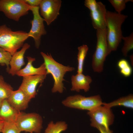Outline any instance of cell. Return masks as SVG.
Listing matches in <instances>:
<instances>
[{
    "label": "cell",
    "mask_w": 133,
    "mask_h": 133,
    "mask_svg": "<svg viewBox=\"0 0 133 133\" xmlns=\"http://www.w3.org/2000/svg\"><path fill=\"white\" fill-rule=\"evenodd\" d=\"M127 16L115 12L107 11L106 16L107 39L109 53L116 50L123 36L122 25Z\"/></svg>",
    "instance_id": "6da1fadb"
},
{
    "label": "cell",
    "mask_w": 133,
    "mask_h": 133,
    "mask_svg": "<svg viewBox=\"0 0 133 133\" xmlns=\"http://www.w3.org/2000/svg\"><path fill=\"white\" fill-rule=\"evenodd\" d=\"M40 54L43 58L47 74L52 75L54 83L51 89L53 93L63 92L64 87L63 83L65 80L64 77L67 72L72 71L75 68L69 66H64L55 60L51 54L41 52Z\"/></svg>",
    "instance_id": "7a4b0ae2"
},
{
    "label": "cell",
    "mask_w": 133,
    "mask_h": 133,
    "mask_svg": "<svg viewBox=\"0 0 133 133\" xmlns=\"http://www.w3.org/2000/svg\"><path fill=\"white\" fill-rule=\"evenodd\" d=\"M29 37L28 33L26 32L13 31L5 24L0 26V47L12 55L22 47Z\"/></svg>",
    "instance_id": "3957f363"
},
{
    "label": "cell",
    "mask_w": 133,
    "mask_h": 133,
    "mask_svg": "<svg viewBox=\"0 0 133 133\" xmlns=\"http://www.w3.org/2000/svg\"><path fill=\"white\" fill-rule=\"evenodd\" d=\"M96 30V46L93 55L92 66L95 72L100 73L103 70L106 58L110 53L107 41L106 29Z\"/></svg>",
    "instance_id": "277c9868"
},
{
    "label": "cell",
    "mask_w": 133,
    "mask_h": 133,
    "mask_svg": "<svg viewBox=\"0 0 133 133\" xmlns=\"http://www.w3.org/2000/svg\"><path fill=\"white\" fill-rule=\"evenodd\" d=\"M62 103L68 107L89 111L102 105L103 102L100 96L98 95L85 97L77 94L68 97Z\"/></svg>",
    "instance_id": "5b68a950"
},
{
    "label": "cell",
    "mask_w": 133,
    "mask_h": 133,
    "mask_svg": "<svg viewBox=\"0 0 133 133\" xmlns=\"http://www.w3.org/2000/svg\"><path fill=\"white\" fill-rule=\"evenodd\" d=\"M32 7L23 0H0V11L9 19L16 21L28 14Z\"/></svg>",
    "instance_id": "8992f818"
},
{
    "label": "cell",
    "mask_w": 133,
    "mask_h": 133,
    "mask_svg": "<svg viewBox=\"0 0 133 133\" xmlns=\"http://www.w3.org/2000/svg\"><path fill=\"white\" fill-rule=\"evenodd\" d=\"M43 122L42 117L38 113L20 112L15 123L21 132L40 133L42 128Z\"/></svg>",
    "instance_id": "52a82bcc"
},
{
    "label": "cell",
    "mask_w": 133,
    "mask_h": 133,
    "mask_svg": "<svg viewBox=\"0 0 133 133\" xmlns=\"http://www.w3.org/2000/svg\"><path fill=\"white\" fill-rule=\"evenodd\" d=\"M87 114L90 118L91 126L94 128L101 126L109 129L114 122V116L111 108L102 105L88 111Z\"/></svg>",
    "instance_id": "ba28073f"
},
{
    "label": "cell",
    "mask_w": 133,
    "mask_h": 133,
    "mask_svg": "<svg viewBox=\"0 0 133 133\" xmlns=\"http://www.w3.org/2000/svg\"><path fill=\"white\" fill-rule=\"evenodd\" d=\"M84 5L90 10L93 28L96 30L106 29V16L107 11L101 2L95 0H85Z\"/></svg>",
    "instance_id": "9c48e42d"
},
{
    "label": "cell",
    "mask_w": 133,
    "mask_h": 133,
    "mask_svg": "<svg viewBox=\"0 0 133 133\" xmlns=\"http://www.w3.org/2000/svg\"><path fill=\"white\" fill-rule=\"evenodd\" d=\"M39 9V6L32 7L30 10L33 14V18L31 21V29L28 33L29 37L33 38L37 49L40 45L41 36L47 33L44 24V20L40 14Z\"/></svg>",
    "instance_id": "30bf717a"
},
{
    "label": "cell",
    "mask_w": 133,
    "mask_h": 133,
    "mask_svg": "<svg viewBox=\"0 0 133 133\" xmlns=\"http://www.w3.org/2000/svg\"><path fill=\"white\" fill-rule=\"evenodd\" d=\"M62 1L60 0H41L39 6L40 15L50 25L59 14Z\"/></svg>",
    "instance_id": "8fae6325"
},
{
    "label": "cell",
    "mask_w": 133,
    "mask_h": 133,
    "mask_svg": "<svg viewBox=\"0 0 133 133\" xmlns=\"http://www.w3.org/2000/svg\"><path fill=\"white\" fill-rule=\"evenodd\" d=\"M47 75H36L23 77L22 83L19 87L31 99L37 94L36 87L42 83L46 78Z\"/></svg>",
    "instance_id": "7c38bea8"
},
{
    "label": "cell",
    "mask_w": 133,
    "mask_h": 133,
    "mask_svg": "<svg viewBox=\"0 0 133 133\" xmlns=\"http://www.w3.org/2000/svg\"><path fill=\"white\" fill-rule=\"evenodd\" d=\"M10 104L19 111L26 109L31 99L21 90L13 91L7 99Z\"/></svg>",
    "instance_id": "4fadbf2b"
},
{
    "label": "cell",
    "mask_w": 133,
    "mask_h": 133,
    "mask_svg": "<svg viewBox=\"0 0 133 133\" xmlns=\"http://www.w3.org/2000/svg\"><path fill=\"white\" fill-rule=\"evenodd\" d=\"M30 47L28 43L24 44L21 50L12 55L9 63L10 68L8 72L12 76L16 75L25 64L24 57L26 50Z\"/></svg>",
    "instance_id": "5bb4252c"
},
{
    "label": "cell",
    "mask_w": 133,
    "mask_h": 133,
    "mask_svg": "<svg viewBox=\"0 0 133 133\" xmlns=\"http://www.w3.org/2000/svg\"><path fill=\"white\" fill-rule=\"evenodd\" d=\"M71 90L79 92L83 90L85 92L88 91L90 88V84L92 81L91 77L82 73L72 75L71 77Z\"/></svg>",
    "instance_id": "9a60e30c"
},
{
    "label": "cell",
    "mask_w": 133,
    "mask_h": 133,
    "mask_svg": "<svg viewBox=\"0 0 133 133\" xmlns=\"http://www.w3.org/2000/svg\"><path fill=\"white\" fill-rule=\"evenodd\" d=\"M28 63L26 66L23 68L20 69L17 73L16 75L19 76L34 75H47L46 70L44 63L38 67H34L32 63L35 60L34 58L30 56L26 57Z\"/></svg>",
    "instance_id": "2e32d148"
},
{
    "label": "cell",
    "mask_w": 133,
    "mask_h": 133,
    "mask_svg": "<svg viewBox=\"0 0 133 133\" xmlns=\"http://www.w3.org/2000/svg\"><path fill=\"white\" fill-rule=\"evenodd\" d=\"M20 112L13 107L7 99L2 101L0 107V117L4 121L15 122Z\"/></svg>",
    "instance_id": "e0dca14e"
},
{
    "label": "cell",
    "mask_w": 133,
    "mask_h": 133,
    "mask_svg": "<svg viewBox=\"0 0 133 133\" xmlns=\"http://www.w3.org/2000/svg\"><path fill=\"white\" fill-rule=\"evenodd\" d=\"M102 105L110 108L116 106H121L133 109V95L132 94H129L108 103L103 102Z\"/></svg>",
    "instance_id": "ac0fdd59"
},
{
    "label": "cell",
    "mask_w": 133,
    "mask_h": 133,
    "mask_svg": "<svg viewBox=\"0 0 133 133\" xmlns=\"http://www.w3.org/2000/svg\"><path fill=\"white\" fill-rule=\"evenodd\" d=\"M67 128V125L64 121H60L55 123L51 121L48 124L44 133H61Z\"/></svg>",
    "instance_id": "d6986e66"
},
{
    "label": "cell",
    "mask_w": 133,
    "mask_h": 133,
    "mask_svg": "<svg viewBox=\"0 0 133 133\" xmlns=\"http://www.w3.org/2000/svg\"><path fill=\"white\" fill-rule=\"evenodd\" d=\"M88 49V47L86 45H83L78 48V74L83 73L84 61Z\"/></svg>",
    "instance_id": "ffe728a7"
},
{
    "label": "cell",
    "mask_w": 133,
    "mask_h": 133,
    "mask_svg": "<svg viewBox=\"0 0 133 133\" xmlns=\"http://www.w3.org/2000/svg\"><path fill=\"white\" fill-rule=\"evenodd\" d=\"M13 91L12 86L5 82L1 76H0V100L7 99Z\"/></svg>",
    "instance_id": "44dd1931"
},
{
    "label": "cell",
    "mask_w": 133,
    "mask_h": 133,
    "mask_svg": "<svg viewBox=\"0 0 133 133\" xmlns=\"http://www.w3.org/2000/svg\"><path fill=\"white\" fill-rule=\"evenodd\" d=\"M117 66L120 73L124 76L128 77L132 74V67L126 59H122L119 60L117 63Z\"/></svg>",
    "instance_id": "7402d4cb"
},
{
    "label": "cell",
    "mask_w": 133,
    "mask_h": 133,
    "mask_svg": "<svg viewBox=\"0 0 133 133\" xmlns=\"http://www.w3.org/2000/svg\"><path fill=\"white\" fill-rule=\"evenodd\" d=\"M122 39L123 40L124 43L122 49V52L123 56L126 57L129 51L133 48V33H132L128 36H123Z\"/></svg>",
    "instance_id": "603a6c76"
},
{
    "label": "cell",
    "mask_w": 133,
    "mask_h": 133,
    "mask_svg": "<svg viewBox=\"0 0 133 133\" xmlns=\"http://www.w3.org/2000/svg\"><path fill=\"white\" fill-rule=\"evenodd\" d=\"M12 56L10 53L0 47V64L2 66L6 65L8 72L10 68L9 63Z\"/></svg>",
    "instance_id": "cb8c5ba5"
},
{
    "label": "cell",
    "mask_w": 133,
    "mask_h": 133,
    "mask_svg": "<svg viewBox=\"0 0 133 133\" xmlns=\"http://www.w3.org/2000/svg\"><path fill=\"white\" fill-rule=\"evenodd\" d=\"M15 122L5 121L1 133H21Z\"/></svg>",
    "instance_id": "d4e9b609"
},
{
    "label": "cell",
    "mask_w": 133,
    "mask_h": 133,
    "mask_svg": "<svg viewBox=\"0 0 133 133\" xmlns=\"http://www.w3.org/2000/svg\"><path fill=\"white\" fill-rule=\"evenodd\" d=\"M109 1L114 7L116 13L121 14L125 8L126 4L129 2H133L132 0H109Z\"/></svg>",
    "instance_id": "484cf974"
},
{
    "label": "cell",
    "mask_w": 133,
    "mask_h": 133,
    "mask_svg": "<svg viewBox=\"0 0 133 133\" xmlns=\"http://www.w3.org/2000/svg\"><path fill=\"white\" fill-rule=\"evenodd\" d=\"M26 4L32 7L39 6L41 0H23Z\"/></svg>",
    "instance_id": "4316f807"
},
{
    "label": "cell",
    "mask_w": 133,
    "mask_h": 133,
    "mask_svg": "<svg viewBox=\"0 0 133 133\" xmlns=\"http://www.w3.org/2000/svg\"><path fill=\"white\" fill-rule=\"evenodd\" d=\"M95 128L97 129L100 133H113L112 130L109 129H107L104 127L101 126H97Z\"/></svg>",
    "instance_id": "83f0119b"
},
{
    "label": "cell",
    "mask_w": 133,
    "mask_h": 133,
    "mask_svg": "<svg viewBox=\"0 0 133 133\" xmlns=\"http://www.w3.org/2000/svg\"><path fill=\"white\" fill-rule=\"evenodd\" d=\"M4 121L0 117V132H1Z\"/></svg>",
    "instance_id": "f1b7e54d"
},
{
    "label": "cell",
    "mask_w": 133,
    "mask_h": 133,
    "mask_svg": "<svg viewBox=\"0 0 133 133\" xmlns=\"http://www.w3.org/2000/svg\"><path fill=\"white\" fill-rule=\"evenodd\" d=\"M2 101L0 100V107Z\"/></svg>",
    "instance_id": "f546056e"
}]
</instances>
